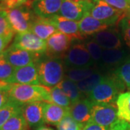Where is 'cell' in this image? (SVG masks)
I'll return each mask as SVG.
<instances>
[{"instance_id": "obj_15", "label": "cell", "mask_w": 130, "mask_h": 130, "mask_svg": "<svg viewBox=\"0 0 130 130\" xmlns=\"http://www.w3.org/2000/svg\"><path fill=\"white\" fill-rule=\"evenodd\" d=\"M50 20L57 30L64 33L73 40H83L85 38L79 31L78 22L64 18L59 14L53 16Z\"/></svg>"}, {"instance_id": "obj_40", "label": "cell", "mask_w": 130, "mask_h": 130, "mask_svg": "<svg viewBox=\"0 0 130 130\" xmlns=\"http://www.w3.org/2000/svg\"><path fill=\"white\" fill-rule=\"evenodd\" d=\"M12 40L9 38L0 36V55L3 54L4 51L7 49V47L9 45V43Z\"/></svg>"}, {"instance_id": "obj_35", "label": "cell", "mask_w": 130, "mask_h": 130, "mask_svg": "<svg viewBox=\"0 0 130 130\" xmlns=\"http://www.w3.org/2000/svg\"><path fill=\"white\" fill-rule=\"evenodd\" d=\"M113 8L125 13H130V0H103Z\"/></svg>"}, {"instance_id": "obj_19", "label": "cell", "mask_w": 130, "mask_h": 130, "mask_svg": "<svg viewBox=\"0 0 130 130\" xmlns=\"http://www.w3.org/2000/svg\"><path fill=\"white\" fill-rule=\"evenodd\" d=\"M78 26L79 31L84 37L93 36L95 33L108 28L106 24L95 19L89 13H86L78 22Z\"/></svg>"}, {"instance_id": "obj_39", "label": "cell", "mask_w": 130, "mask_h": 130, "mask_svg": "<svg viewBox=\"0 0 130 130\" xmlns=\"http://www.w3.org/2000/svg\"><path fill=\"white\" fill-rule=\"evenodd\" d=\"M82 130H108L106 128L96 124L95 123H93L92 121H89L84 126V127L82 129Z\"/></svg>"}, {"instance_id": "obj_23", "label": "cell", "mask_w": 130, "mask_h": 130, "mask_svg": "<svg viewBox=\"0 0 130 130\" xmlns=\"http://www.w3.org/2000/svg\"><path fill=\"white\" fill-rule=\"evenodd\" d=\"M118 119L130 122V91L121 93L116 100Z\"/></svg>"}, {"instance_id": "obj_18", "label": "cell", "mask_w": 130, "mask_h": 130, "mask_svg": "<svg viewBox=\"0 0 130 130\" xmlns=\"http://www.w3.org/2000/svg\"><path fill=\"white\" fill-rule=\"evenodd\" d=\"M70 108L62 107L52 103H45L43 109L44 123L57 126L65 116L70 114Z\"/></svg>"}, {"instance_id": "obj_20", "label": "cell", "mask_w": 130, "mask_h": 130, "mask_svg": "<svg viewBox=\"0 0 130 130\" xmlns=\"http://www.w3.org/2000/svg\"><path fill=\"white\" fill-rule=\"evenodd\" d=\"M30 31L42 40L46 41L48 38L57 31L50 19L36 17L32 21Z\"/></svg>"}, {"instance_id": "obj_21", "label": "cell", "mask_w": 130, "mask_h": 130, "mask_svg": "<svg viewBox=\"0 0 130 130\" xmlns=\"http://www.w3.org/2000/svg\"><path fill=\"white\" fill-rule=\"evenodd\" d=\"M127 53L123 48L103 49L101 62L103 66L112 67L121 65L127 59Z\"/></svg>"}, {"instance_id": "obj_2", "label": "cell", "mask_w": 130, "mask_h": 130, "mask_svg": "<svg viewBox=\"0 0 130 130\" xmlns=\"http://www.w3.org/2000/svg\"><path fill=\"white\" fill-rule=\"evenodd\" d=\"M125 88V85L115 74L105 76L89 94L88 98L94 103H113Z\"/></svg>"}, {"instance_id": "obj_16", "label": "cell", "mask_w": 130, "mask_h": 130, "mask_svg": "<svg viewBox=\"0 0 130 130\" xmlns=\"http://www.w3.org/2000/svg\"><path fill=\"white\" fill-rule=\"evenodd\" d=\"M94 102L89 98L81 99L70 108V115L75 121L85 125L90 119Z\"/></svg>"}, {"instance_id": "obj_44", "label": "cell", "mask_w": 130, "mask_h": 130, "mask_svg": "<svg viewBox=\"0 0 130 130\" xmlns=\"http://www.w3.org/2000/svg\"><path fill=\"white\" fill-rule=\"evenodd\" d=\"M85 1H86V2H90L92 0H85Z\"/></svg>"}, {"instance_id": "obj_3", "label": "cell", "mask_w": 130, "mask_h": 130, "mask_svg": "<svg viewBox=\"0 0 130 130\" xmlns=\"http://www.w3.org/2000/svg\"><path fill=\"white\" fill-rule=\"evenodd\" d=\"M40 84L46 88L55 87L64 79L63 61L59 57H48L37 62Z\"/></svg>"}, {"instance_id": "obj_5", "label": "cell", "mask_w": 130, "mask_h": 130, "mask_svg": "<svg viewBox=\"0 0 130 130\" xmlns=\"http://www.w3.org/2000/svg\"><path fill=\"white\" fill-rule=\"evenodd\" d=\"M9 24L14 32L22 33L30 31L32 21L34 20L33 12L30 6L26 5L7 10Z\"/></svg>"}, {"instance_id": "obj_7", "label": "cell", "mask_w": 130, "mask_h": 130, "mask_svg": "<svg viewBox=\"0 0 130 130\" xmlns=\"http://www.w3.org/2000/svg\"><path fill=\"white\" fill-rule=\"evenodd\" d=\"M64 64L69 68H79L93 67L95 62L85 44L75 43L66 54Z\"/></svg>"}, {"instance_id": "obj_43", "label": "cell", "mask_w": 130, "mask_h": 130, "mask_svg": "<svg viewBox=\"0 0 130 130\" xmlns=\"http://www.w3.org/2000/svg\"><path fill=\"white\" fill-rule=\"evenodd\" d=\"M73 2H84L85 0H72Z\"/></svg>"}, {"instance_id": "obj_42", "label": "cell", "mask_w": 130, "mask_h": 130, "mask_svg": "<svg viewBox=\"0 0 130 130\" xmlns=\"http://www.w3.org/2000/svg\"><path fill=\"white\" fill-rule=\"evenodd\" d=\"M36 130H54L53 129H51L48 126H38L37 129Z\"/></svg>"}, {"instance_id": "obj_37", "label": "cell", "mask_w": 130, "mask_h": 130, "mask_svg": "<svg viewBox=\"0 0 130 130\" xmlns=\"http://www.w3.org/2000/svg\"><path fill=\"white\" fill-rule=\"evenodd\" d=\"M108 130H130V124L127 121L118 119L111 126Z\"/></svg>"}, {"instance_id": "obj_41", "label": "cell", "mask_w": 130, "mask_h": 130, "mask_svg": "<svg viewBox=\"0 0 130 130\" xmlns=\"http://www.w3.org/2000/svg\"><path fill=\"white\" fill-rule=\"evenodd\" d=\"M11 83L0 80V90H9L11 87Z\"/></svg>"}, {"instance_id": "obj_9", "label": "cell", "mask_w": 130, "mask_h": 130, "mask_svg": "<svg viewBox=\"0 0 130 130\" xmlns=\"http://www.w3.org/2000/svg\"><path fill=\"white\" fill-rule=\"evenodd\" d=\"M3 55L6 60L14 69L37 63L41 59L42 56L23 49H20L12 45L7 48V49L3 53Z\"/></svg>"}, {"instance_id": "obj_22", "label": "cell", "mask_w": 130, "mask_h": 130, "mask_svg": "<svg viewBox=\"0 0 130 130\" xmlns=\"http://www.w3.org/2000/svg\"><path fill=\"white\" fill-rule=\"evenodd\" d=\"M56 87L61 89L65 93V95L70 98L72 104L81 100L84 95L83 94L80 92V90L77 85V83H75L67 78L62 79L60 83L56 85Z\"/></svg>"}, {"instance_id": "obj_46", "label": "cell", "mask_w": 130, "mask_h": 130, "mask_svg": "<svg viewBox=\"0 0 130 130\" xmlns=\"http://www.w3.org/2000/svg\"><path fill=\"white\" fill-rule=\"evenodd\" d=\"M129 124H130V123H129Z\"/></svg>"}, {"instance_id": "obj_6", "label": "cell", "mask_w": 130, "mask_h": 130, "mask_svg": "<svg viewBox=\"0 0 130 130\" xmlns=\"http://www.w3.org/2000/svg\"><path fill=\"white\" fill-rule=\"evenodd\" d=\"M118 119L117 106L113 103H94L90 121L108 129Z\"/></svg>"}, {"instance_id": "obj_12", "label": "cell", "mask_w": 130, "mask_h": 130, "mask_svg": "<svg viewBox=\"0 0 130 130\" xmlns=\"http://www.w3.org/2000/svg\"><path fill=\"white\" fill-rule=\"evenodd\" d=\"M63 0H31L27 3L36 17L50 19L58 14Z\"/></svg>"}, {"instance_id": "obj_31", "label": "cell", "mask_w": 130, "mask_h": 130, "mask_svg": "<svg viewBox=\"0 0 130 130\" xmlns=\"http://www.w3.org/2000/svg\"><path fill=\"white\" fill-rule=\"evenodd\" d=\"M14 70L15 69L6 60L4 55H0V80L10 83Z\"/></svg>"}, {"instance_id": "obj_14", "label": "cell", "mask_w": 130, "mask_h": 130, "mask_svg": "<svg viewBox=\"0 0 130 130\" xmlns=\"http://www.w3.org/2000/svg\"><path fill=\"white\" fill-rule=\"evenodd\" d=\"M10 83L32 85H39L37 63L15 69Z\"/></svg>"}, {"instance_id": "obj_24", "label": "cell", "mask_w": 130, "mask_h": 130, "mask_svg": "<svg viewBox=\"0 0 130 130\" xmlns=\"http://www.w3.org/2000/svg\"><path fill=\"white\" fill-rule=\"evenodd\" d=\"M105 75H103L100 72L96 71L88 78L77 83V85L81 93L85 95L88 96L89 94L101 82V80L103 79Z\"/></svg>"}, {"instance_id": "obj_26", "label": "cell", "mask_w": 130, "mask_h": 130, "mask_svg": "<svg viewBox=\"0 0 130 130\" xmlns=\"http://www.w3.org/2000/svg\"><path fill=\"white\" fill-rule=\"evenodd\" d=\"M23 105H20L9 98V101L0 109V128L15 114L22 112Z\"/></svg>"}, {"instance_id": "obj_38", "label": "cell", "mask_w": 130, "mask_h": 130, "mask_svg": "<svg viewBox=\"0 0 130 130\" xmlns=\"http://www.w3.org/2000/svg\"><path fill=\"white\" fill-rule=\"evenodd\" d=\"M9 90H0V109L9 101Z\"/></svg>"}, {"instance_id": "obj_25", "label": "cell", "mask_w": 130, "mask_h": 130, "mask_svg": "<svg viewBox=\"0 0 130 130\" xmlns=\"http://www.w3.org/2000/svg\"><path fill=\"white\" fill-rule=\"evenodd\" d=\"M97 70L93 67H79V68H69L66 71V78L72 80L75 83L83 81L88 78Z\"/></svg>"}, {"instance_id": "obj_1", "label": "cell", "mask_w": 130, "mask_h": 130, "mask_svg": "<svg viewBox=\"0 0 130 130\" xmlns=\"http://www.w3.org/2000/svg\"><path fill=\"white\" fill-rule=\"evenodd\" d=\"M8 93L9 98L20 105L35 102L51 103L48 88L43 85L12 84Z\"/></svg>"}, {"instance_id": "obj_8", "label": "cell", "mask_w": 130, "mask_h": 130, "mask_svg": "<svg viewBox=\"0 0 130 130\" xmlns=\"http://www.w3.org/2000/svg\"><path fill=\"white\" fill-rule=\"evenodd\" d=\"M12 46L40 55L46 54V41L38 37L31 31L17 33Z\"/></svg>"}, {"instance_id": "obj_4", "label": "cell", "mask_w": 130, "mask_h": 130, "mask_svg": "<svg viewBox=\"0 0 130 130\" xmlns=\"http://www.w3.org/2000/svg\"><path fill=\"white\" fill-rule=\"evenodd\" d=\"M90 2L89 14L108 27L116 25L128 14L113 8L103 0H92Z\"/></svg>"}, {"instance_id": "obj_30", "label": "cell", "mask_w": 130, "mask_h": 130, "mask_svg": "<svg viewBox=\"0 0 130 130\" xmlns=\"http://www.w3.org/2000/svg\"><path fill=\"white\" fill-rule=\"evenodd\" d=\"M14 31L9 24L7 11L0 9V36L12 40L14 36Z\"/></svg>"}, {"instance_id": "obj_10", "label": "cell", "mask_w": 130, "mask_h": 130, "mask_svg": "<svg viewBox=\"0 0 130 130\" xmlns=\"http://www.w3.org/2000/svg\"><path fill=\"white\" fill-rule=\"evenodd\" d=\"M74 40L64 33L57 30L46 41V54L48 57H59L64 56Z\"/></svg>"}, {"instance_id": "obj_32", "label": "cell", "mask_w": 130, "mask_h": 130, "mask_svg": "<svg viewBox=\"0 0 130 130\" xmlns=\"http://www.w3.org/2000/svg\"><path fill=\"white\" fill-rule=\"evenodd\" d=\"M84 126L68 114L57 125V130H82Z\"/></svg>"}, {"instance_id": "obj_17", "label": "cell", "mask_w": 130, "mask_h": 130, "mask_svg": "<svg viewBox=\"0 0 130 130\" xmlns=\"http://www.w3.org/2000/svg\"><path fill=\"white\" fill-rule=\"evenodd\" d=\"M46 102H35L23 106L22 113L30 126H40L44 123L43 109Z\"/></svg>"}, {"instance_id": "obj_33", "label": "cell", "mask_w": 130, "mask_h": 130, "mask_svg": "<svg viewBox=\"0 0 130 130\" xmlns=\"http://www.w3.org/2000/svg\"><path fill=\"white\" fill-rule=\"evenodd\" d=\"M85 46L88 51L90 55L95 63L101 62L102 57L103 48L100 46L94 39L90 40L85 43Z\"/></svg>"}, {"instance_id": "obj_28", "label": "cell", "mask_w": 130, "mask_h": 130, "mask_svg": "<svg viewBox=\"0 0 130 130\" xmlns=\"http://www.w3.org/2000/svg\"><path fill=\"white\" fill-rule=\"evenodd\" d=\"M51 103L62 107L69 108L72 106V102L70 99L67 97L65 93L58 87L48 88Z\"/></svg>"}, {"instance_id": "obj_11", "label": "cell", "mask_w": 130, "mask_h": 130, "mask_svg": "<svg viewBox=\"0 0 130 130\" xmlns=\"http://www.w3.org/2000/svg\"><path fill=\"white\" fill-rule=\"evenodd\" d=\"M91 2L86 1L75 2L72 0H63L58 14L64 18L79 22L86 13H89Z\"/></svg>"}, {"instance_id": "obj_27", "label": "cell", "mask_w": 130, "mask_h": 130, "mask_svg": "<svg viewBox=\"0 0 130 130\" xmlns=\"http://www.w3.org/2000/svg\"><path fill=\"white\" fill-rule=\"evenodd\" d=\"M28 126L23 113L20 112L11 117L0 130H28Z\"/></svg>"}, {"instance_id": "obj_45", "label": "cell", "mask_w": 130, "mask_h": 130, "mask_svg": "<svg viewBox=\"0 0 130 130\" xmlns=\"http://www.w3.org/2000/svg\"><path fill=\"white\" fill-rule=\"evenodd\" d=\"M2 1H3V0H0V2H2Z\"/></svg>"}, {"instance_id": "obj_13", "label": "cell", "mask_w": 130, "mask_h": 130, "mask_svg": "<svg viewBox=\"0 0 130 130\" xmlns=\"http://www.w3.org/2000/svg\"><path fill=\"white\" fill-rule=\"evenodd\" d=\"M93 36V39L103 49H118L122 47L121 36L116 29L106 28Z\"/></svg>"}, {"instance_id": "obj_36", "label": "cell", "mask_w": 130, "mask_h": 130, "mask_svg": "<svg viewBox=\"0 0 130 130\" xmlns=\"http://www.w3.org/2000/svg\"><path fill=\"white\" fill-rule=\"evenodd\" d=\"M29 0H3L0 3V9L7 11L26 5Z\"/></svg>"}, {"instance_id": "obj_34", "label": "cell", "mask_w": 130, "mask_h": 130, "mask_svg": "<svg viewBox=\"0 0 130 130\" xmlns=\"http://www.w3.org/2000/svg\"><path fill=\"white\" fill-rule=\"evenodd\" d=\"M123 38L125 41L126 44L130 48V13L124 17L120 22Z\"/></svg>"}, {"instance_id": "obj_29", "label": "cell", "mask_w": 130, "mask_h": 130, "mask_svg": "<svg viewBox=\"0 0 130 130\" xmlns=\"http://www.w3.org/2000/svg\"><path fill=\"white\" fill-rule=\"evenodd\" d=\"M114 74L124 83L126 88L130 90V58H127L116 68Z\"/></svg>"}]
</instances>
